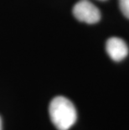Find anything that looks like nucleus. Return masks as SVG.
<instances>
[{"label":"nucleus","mask_w":129,"mask_h":130,"mask_svg":"<svg viewBox=\"0 0 129 130\" xmlns=\"http://www.w3.org/2000/svg\"><path fill=\"white\" fill-rule=\"evenodd\" d=\"M52 123L58 130H68L76 123L77 112L74 104L65 96L52 99L49 107Z\"/></svg>","instance_id":"f257e3e1"},{"label":"nucleus","mask_w":129,"mask_h":130,"mask_svg":"<svg viewBox=\"0 0 129 130\" xmlns=\"http://www.w3.org/2000/svg\"><path fill=\"white\" fill-rule=\"evenodd\" d=\"M73 14L77 20L86 24H96L101 19L100 10L89 0H80L73 8Z\"/></svg>","instance_id":"f03ea898"},{"label":"nucleus","mask_w":129,"mask_h":130,"mask_svg":"<svg viewBox=\"0 0 129 130\" xmlns=\"http://www.w3.org/2000/svg\"><path fill=\"white\" fill-rule=\"evenodd\" d=\"M106 50L108 56L114 61H121L128 54L127 45L122 39L117 37L108 39L106 44Z\"/></svg>","instance_id":"7ed1b4c3"},{"label":"nucleus","mask_w":129,"mask_h":130,"mask_svg":"<svg viewBox=\"0 0 129 130\" xmlns=\"http://www.w3.org/2000/svg\"><path fill=\"white\" fill-rule=\"evenodd\" d=\"M120 9L126 18L129 19V0H118Z\"/></svg>","instance_id":"20e7f679"},{"label":"nucleus","mask_w":129,"mask_h":130,"mask_svg":"<svg viewBox=\"0 0 129 130\" xmlns=\"http://www.w3.org/2000/svg\"><path fill=\"white\" fill-rule=\"evenodd\" d=\"M2 119H1V117H0V130H2Z\"/></svg>","instance_id":"39448f33"},{"label":"nucleus","mask_w":129,"mask_h":130,"mask_svg":"<svg viewBox=\"0 0 129 130\" xmlns=\"http://www.w3.org/2000/svg\"><path fill=\"white\" fill-rule=\"evenodd\" d=\"M101 1H106V0H101Z\"/></svg>","instance_id":"423d86ee"}]
</instances>
